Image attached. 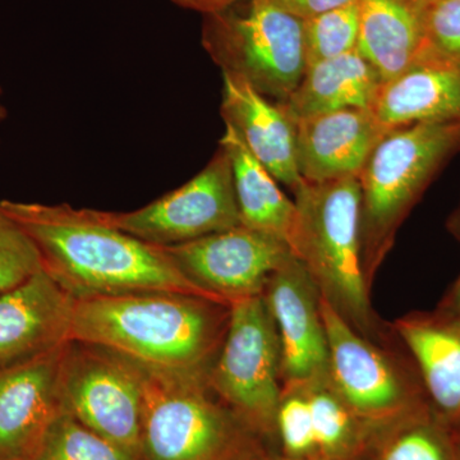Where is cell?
<instances>
[{"label": "cell", "mask_w": 460, "mask_h": 460, "mask_svg": "<svg viewBox=\"0 0 460 460\" xmlns=\"http://www.w3.org/2000/svg\"><path fill=\"white\" fill-rule=\"evenodd\" d=\"M0 208L29 233L44 270L75 301L147 292L220 301L193 283L162 247L115 228L99 210L7 199Z\"/></svg>", "instance_id": "6da1fadb"}, {"label": "cell", "mask_w": 460, "mask_h": 460, "mask_svg": "<svg viewBox=\"0 0 460 460\" xmlns=\"http://www.w3.org/2000/svg\"><path fill=\"white\" fill-rule=\"evenodd\" d=\"M230 305L208 296L147 292L75 301L71 339L102 345L138 365L208 376Z\"/></svg>", "instance_id": "7a4b0ae2"}, {"label": "cell", "mask_w": 460, "mask_h": 460, "mask_svg": "<svg viewBox=\"0 0 460 460\" xmlns=\"http://www.w3.org/2000/svg\"><path fill=\"white\" fill-rule=\"evenodd\" d=\"M298 223L292 252L320 295L362 337L378 343L395 339L371 305L362 266L361 186L358 177L302 181L295 190Z\"/></svg>", "instance_id": "3957f363"}, {"label": "cell", "mask_w": 460, "mask_h": 460, "mask_svg": "<svg viewBox=\"0 0 460 460\" xmlns=\"http://www.w3.org/2000/svg\"><path fill=\"white\" fill-rule=\"evenodd\" d=\"M137 366L141 460H260L270 453L215 394L208 376Z\"/></svg>", "instance_id": "277c9868"}, {"label": "cell", "mask_w": 460, "mask_h": 460, "mask_svg": "<svg viewBox=\"0 0 460 460\" xmlns=\"http://www.w3.org/2000/svg\"><path fill=\"white\" fill-rule=\"evenodd\" d=\"M460 153V122L395 127L359 174L362 266L372 288L396 232L445 163Z\"/></svg>", "instance_id": "5b68a950"}, {"label": "cell", "mask_w": 460, "mask_h": 460, "mask_svg": "<svg viewBox=\"0 0 460 460\" xmlns=\"http://www.w3.org/2000/svg\"><path fill=\"white\" fill-rule=\"evenodd\" d=\"M202 45L223 74L277 102H286L305 75L304 21L265 0L204 16Z\"/></svg>", "instance_id": "8992f818"}, {"label": "cell", "mask_w": 460, "mask_h": 460, "mask_svg": "<svg viewBox=\"0 0 460 460\" xmlns=\"http://www.w3.org/2000/svg\"><path fill=\"white\" fill-rule=\"evenodd\" d=\"M208 380L272 453L283 383L279 338L262 296L230 304L228 330Z\"/></svg>", "instance_id": "52a82bcc"}, {"label": "cell", "mask_w": 460, "mask_h": 460, "mask_svg": "<svg viewBox=\"0 0 460 460\" xmlns=\"http://www.w3.org/2000/svg\"><path fill=\"white\" fill-rule=\"evenodd\" d=\"M329 378L368 426L429 404L416 366L396 337L378 343L350 328L321 296Z\"/></svg>", "instance_id": "ba28073f"}, {"label": "cell", "mask_w": 460, "mask_h": 460, "mask_svg": "<svg viewBox=\"0 0 460 460\" xmlns=\"http://www.w3.org/2000/svg\"><path fill=\"white\" fill-rule=\"evenodd\" d=\"M63 410L141 459L142 385L137 363L86 341H66L60 358Z\"/></svg>", "instance_id": "9c48e42d"}, {"label": "cell", "mask_w": 460, "mask_h": 460, "mask_svg": "<svg viewBox=\"0 0 460 460\" xmlns=\"http://www.w3.org/2000/svg\"><path fill=\"white\" fill-rule=\"evenodd\" d=\"M115 228L156 246H174L241 226L226 148L180 189L128 213L100 211Z\"/></svg>", "instance_id": "30bf717a"}, {"label": "cell", "mask_w": 460, "mask_h": 460, "mask_svg": "<svg viewBox=\"0 0 460 460\" xmlns=\"http://www.w3.org/2000/svg\"><path fill=\"white\" fill-rule=\"evenodd\" d=\"M160 247L193 283L229 305L262 296L271 275L295 256L279 239L243 226Z\"/></svg>", "instance_id": "8fae6325"}, {"label": "cell", "mask_w": 460, "mask_h": 460, "mask_svg": "<svg viewBox=\"0 0 460 460\" xmlns=\"http://www.w3.org/2000/svg\"><path fill=\"white\" fill-rule=\"evenodd\" d=\"M262 298L279 338L283 386L328 375L320 290L304 263L289 257L266 283Z\"/></svg>", "instance_id": "7c38bea8"}, {"label": "cell", "mask_w": 460, "mask_h": 460, "mask_svg": "<svg viewBox=\"0 0 460 460\" xmlns=\"http://www.w3.org/2000/svg\"><path fill=\"white\" fill-rule=\"evenodd\" d=\"M65 344L0 367V460H35L63 411L60 358Z\"/></svg>", "instance_id": "4fadbf2b"}, {"label": "cell", "mask_w": 460, "mask_h": 460, "mask_svg": "<svg viewBox=\"0 0 460 460\" xmlns=\"http://www.w3.org/2000/svg\"><path fill=\"white\" fill-rule=\"evenodd\" d=\"M392 129L371 109H343L296 120L302 180L320 183L359 177L372 151Z\"/></svg>", "instance_id": "5bb4252c"}, {"label": "cell", "mask_w": 460, "mask_h": 460, "mask_svg": "<svg viewBox=\"0 0 460 460\" xmlns=\"http://www.w3.org/2000/svg\"><path fill=\"white\" fill-rule=\"evenodd\" d=\"M75 299L47 271L0 296V367L71 341Z\"/></svg>", "instance_id": "9a60e30c"}, {"label": "cell", "mask_w": 460, "mask_h": 460, "mask_svg": "<svg viewBox=\"0 0 460 460\" xmlns=\"http://www.w3.org/2000/svg\"><path fill=\"white\" fill-rule=\"evenodd\" d=\"M416 366L432 411L453 428L460 422V316L414 311L392 323Z\"/></svg>", "instance_id": "2e32d148"}, {"label": "cell", "mask_w": 460, "mask_h": 460, "mask_svg": "<svg viewBox=\"0 0 460 460\" xmlns=\"http://www.w3.org/2000/svg\"><path fill=\"white\" fill-rule=\"evenodd\" d=\"M222 115L272 177L295 192L304 181L296 165V122L281 102L257 93L237 75L223 74Z\"/></svg>", "instance_id": "e0dca14e"}, {"label": "cell", "mask_w": 460, "mask_h": 460, "mask_svg": "<svg viewBox=\"0 0 460 460\" xmlns=\"http://www.w3.org/2000/svg\"><path fill=\"white\" fill-rule=\"evenodd\" d=\"M371 111L390 128L419 122H460V58L428 42L408 71L381 84Z\"/></svg>", "instance_id": "ac0fdd59"}, {"label": "cell", "mask_w": 460, "mask_h": 460, "mask_svg": "<svg viewBox=\"0 0 460 460\" xmlns=\"http://www.w3.org/2000/svg\"><path fill=\"white\" fill-rule=\"evenodd\" d=\"M219 146L232 163L241 226L279 239L292 251L298 223L296 202L284 195L278 181L226 124Z\"/></svg>", "instance_id": "d6986e66"}, {"label": "cell", "mask_w": 460, "mask_h": 460, "mask_svg": "<svg viewBox=\"0 0 460 460\" xmlns=\"http://www.w3.org/2000/svg\"><path fill=\"white\" fill-rule=\"evenodd\" d=\"M426 47L419 11L402 0H359L357 50L374 66L381 83L408 71Z\"/></svg>", "instance_id": "ffe728a7"}, {"label": "cell", "mask_w": 460, "mask_h": 460, "mask_svg": "<svg viewBox=\"0 0 460 460\" xmlns=\"http://www.w3.org/2000/svg\"><path fill=\"white\" fill-rule=\"evenodd\" d=\"M381 84L374 66L353 50L305 68L301 83L281 104L295 122L343 109H371Z\"/></svg>", "instance_id": "44dd1931"}, {"label": "cell", "mask_w": 460, "mask_h": 460, "mask_svg": "<svg viewBox=\"0 0 460 460\" xmlns=\"http://www.w3.org/2000/svg\"><path fill=\"white\" fill-rule=\"evenodd\" d=\"M353 460H456L449 426L431 405L372 425Z\"/></svg>", "instance_id": "7402d4cb"}, {"label": "cell", "mask_w": 460, "mask_h": 460, "mask_svg": "<svg viewBox=\"0 0 460 460\" xmlns=\"http://www.w3.org/2000/svg\"><path fill=\"white\" fill-rule=\"evenodd\" d=\"M319 460H353L370 426L363 422L325 376L304 381Z\"/></svg>", "instance_id": "603a6c76"}, {"label": "cell", "mask_w": 460, "mask_h": 460, "mask_svg": "<svg viewBox=\"0 0 460 460\" xmlns=\"http://www.w3.org/2000/svg\"><path fill=\"white\" fill-rule=\"evenodd\" d=\"M35 460H141L86 428L63 410L51 423Z\"/></svg>", "instance_id": "cb8c5ba5"}, {"label": "cell", "mask_w": 460, "mask_h": 460, "mask_svg": "<svg viewBox=\"0 0 460 460\" xmlns=\"http://www.w3.org/2000/svg\"><path fill=\"white\" fill-rule=\"evenodd\" d=\"M359 2L304 21L305 68L357 50Z\"/></svg>", "instance_id": "d4e9b609"}, {"label": "cell", "mask_w": 460, "mask_h": 460, "mask_svg": "<svg viewBox=\"0 0 460 460\" xmlns=\"http://www.w3.org/2000/svg\"><path fill=\"white\" fill-rule=\"evenodd\" d=\"M42 270L41 253L33 239L0 208V296Z\"/></svg>", "instance_id": "484cf974"}, {"label": "cell", "mask_w": 460, "mask_h": 460, "mask_svg": "<svg viewBox=\"0 0 460 460\" xmlns=\"http://www.w3.org/2000/svg\"><path fill=\"white\" fill-rule=\"evenodd\" d=\"M420 13L429 44L440 53L460 58V0H440Z\"/></svg>", "instance_id": "4316f807"}, {"label": "cell", "mask_w": 460, "mask_h": 460, "mask_svg": "<svg viewBox=\"0 0 460 460\" xmlns=\"http://www.w3.org/2000/svg\"><path fill=\"white\" fill-rule=\"evenodd\" d=\"M275 8L286 12L290 16L298 20H310L332 9L345 7L354 4L359 0H265Z\"/></svg>", "instance_id": "83f0119b"}, {"label": "cell", "mask_w": 460, "mask_h": 460, "mask_svg": "<svg viewBox=\"0 0 460 460\" xmlns=\"http://www.w3.org/2000/svg\"><path fill=\"white\" fill-rule=\"evenodd\" d=\"M178 7L199 12V13L208 16V14L219 13L237 4L239 0H171Z\"/></svg>", "instance_id": "f1b7e54d"}, {"label": "cell", "mask_w": 460, "mask_h": 460, "mask_svg": "<svg viewBox=\"0 0 460 460\" xmlns=\"http://www.w3.org/2000/svg\"><path fill=\"white\" fill-rule=\"evenodd\" d=\"M436 308L445 314L460 316V275L458 279L454 281L449 289L447 290V293L441 298L440 304Z\"/></svg>", "instance_id": "f546056e"}, {"label": "cell", "mask_w": 460, "mask_h": 460, "mask_svg": "<svg viewBox=\"0 0 460 460\" xmlns=\"http://www.w3.org/2000/svg\"><path fill=\"white\" fill-rule=\"evenodd\" d=\"M447 228L449 230L450 234H452L460 244V199L458 206L454 208L453 213L450 214L449 219H447Z\"/></svg>", "instance_id": "4dcf8cb0"}, {"label": "cell", "mask_w": 460, "mask_h": 460, "mask_svg": "<svg viewBox=\"0 0 460 460\" xmlns=\"http://www.w3.org/2000/svg\"><path fill=\"white\" fill-rule=\"evenodd\" d=\"M452 431V438L454 445V452H456V460H460V422L450 428Z\"/></svg>", "instance_id": "1f68e13d"}, {"label": "cell", "mask_w": 460, "mask_h": 460, "mask_svg": "<svg viewBox=\"0 0 460 460\" xmlns=\"http://www.w3.org/2000/svg\"><path fill=\"white\" fill-rule=\"evenodd\" d=\"M405 4L410 5V7L416 9V11H422L429 5L434 4L436 2H440V0H402Z\"/></svg>", "instance_id": "d6a6232c"}, {"label": "cell", "mask_w": 460, "mask_h": 460, "mask_svg": "<svg viewBox=\"0 0 460 460\" xmlns=\"http://www.w3.org/2000/svg\"><path fill=\"white\" fill-rule=\"evenodd\" d=\"M260 460H288L281 458V456H277V454L268 453L266 456H263Z\"/></svg>", "instance_id": "836d02e7"}, {"label": "cell", "mask_w": 460, "mask_h": 460, "mask_svg": "<svg viewBox=\"0 0 460 460\" xmlns=\"http://www.w3.org/2000/svg\"><path fill=\"white\" fill-rule=\"evenodd\" d=\"M0 96H2V90H0ZM5 115H7V109H5L4 105L0 102V120L4 119Z\"/></svg>", "instance_id": "e575fe53"}]
</instances>
